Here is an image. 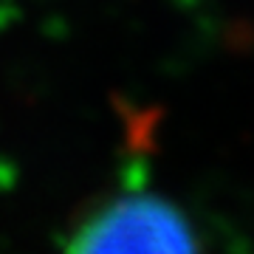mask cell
<instances>
[{
  "mask_svg": "<svg viewBox=\"0 0 254 254\" xmlns=\"http://www.w3.org/2000/svg\"><path fill=\"white\" fill-rule=\"evenodd\" d=\"M71 252H198L200 243L175 203L158 195H119L76 220Z\"/></svg>",
  "mask_w": 254,
  "mask_h": 254,
  "instance_id": "obj_1",
  "label": "cell"
}]
</instances>
